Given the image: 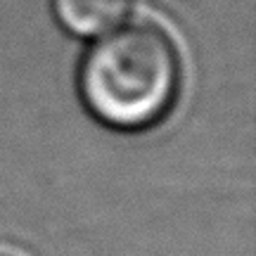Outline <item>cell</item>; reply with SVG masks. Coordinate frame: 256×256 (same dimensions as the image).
<instances>
[{"label":"cell","instance_id":"1","mask_svg":"<svg viewBox=\"0 0 256 256\" xmlns=\"http://www.w3.org/2000/svg\"><path fill=\"white\" fill-rule=\"evenodd\" d=\"M180 86L171 36L150 22L116 26L86 52L78 90L86 110L116 130H142L164 119Z\"/></svg>","mask_w":256,"mask_h":256},{"label":"cell","instance_id":"2","mask_svg":"<svg viewBox=\"0 0 256 256\" xmlns=\"http://www.w3.org/2000/svg\"><path fill=\"white\" fill-rule=\"evenodd\" d=\"M133 0H50L57 24L78 38L110 34L126 19Z\"/></svg>","mask_w":256,"mask_h":256},{"label":"cell","instance_id":"3","mask_svg":"<svg viewBox=\"0 0 256 256\" xmlns=\"http://www.w3.org/2000/svg\"><path fill=\"white\" fill-rule=\"evenodd\" d=\"M0 256H5V254H0Z\"/></svg>","mask_w":256,"mask_h":256}]
</instances>
